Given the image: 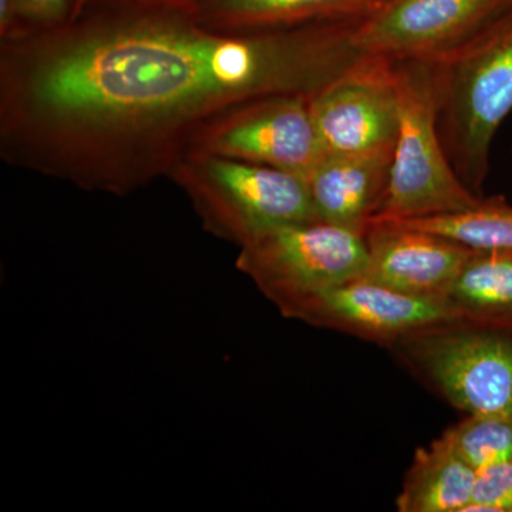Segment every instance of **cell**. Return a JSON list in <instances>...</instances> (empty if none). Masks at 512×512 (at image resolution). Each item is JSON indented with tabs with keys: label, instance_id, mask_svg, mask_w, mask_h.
Instances as JSON below:
<instances>
[{
	"label": "cell",
	"instance_id": "6da1fadb",
	"mask_svg": "<svg viewBox=\"0 0 512 512\" xmlns=\"http://www.w3.org/2000/svg\"><path fill=\"white\" fill-rule=\"evenodd\" d=\"M356 19L218 30L190 0H90L0 37V156L87 190L168 175L239 104L315 97L363 56Z\"/></svg>",
	"mask_w": 512,
	"mask_h": 512
},
{
	"label": "cell",
	"instance_id": "7a4b0ae2",
	"mask_svg": "<svg viewBox=\"0 0 512 512\" xmlns=\"http://www.w3.org/2000/svg\"><path fill=\"white\" fill-rule=\"evenodd\" d=\"M434 63L441 143L460 180L483 197L491 143L512 110V9Z\"/></svg>",
	"mask_w": 512,
	"mask_h": 512
},
{
	"label": "cell",
	"instance_id": "3957f363",
	"mask_svg": "<svg viewBox=\"0 0 512 512\" xmlns=\"http://www.w3.org/2000/svg\"><path fill=\"white\" fill-rule=\"evenodd\" d=\"M394 64L400 86L399 133L389 187L373 220H421L474 207L483 197L460 180L441 143L436 63L402 60Z\"/></svg>",
	"mask_w": 512,
	"mask_h": 512
},
{
	"label": "cell",
	"instance_id": "277c9868",
	"mask_svg": "<svg viewBox=\"0 0 512 512\" xmlns=\"http://www.w3.org/2000/svg\"><path fill=\"white\" fill-rule=\"evenodd\" d=\"M170 177L212 229L242 245L284 225L320 221L306 178L266 165L188 153Z\"/></svg>",
	"mask_w": 512,
	"mask_h": 512
},
{
	"label": "cell",
	"instance_id": "5b68a950",
	"mask_svg": "<svg viewBox=\"0 0 512 512\" xmlns=\"http://www.w3.org/2000/svg\"><path fill=\"white\" fill-rule=\"evenodd\" d=\"M399 345L451 406L467 414L512 417V328L453 323Z\"/></svg>",
	"mask_w": 512,
	"mask_h": 512
},
{
	"label": "cell",
	"instance_id": "8992f818",
	"mask_svg": "<svg viewBox=\"0 0 512 512\" xmlns=\"http://www.w3.org/2000/svg\"><path fill=\"white\" fill-rule=\"evenodd\" d=\"M239 265L291 308L362 278L367 266L366 239L325 221L284 225L244 245Z\"/></svg>",
	"mask_w": 512,
	"mask_h": 512
},
{
	"label": "cell",
	"instance_id": "52a82bcc",
	"mask_svg": "<svg viewBox=\"0 0 512 512\" xmlns=\"http://www.w3.org/2000/svg\"><path fill=\"white\" fill-rule=\"evenodd\" d=\"M311 100L271 96L239 104L202 128L188 153L266 165L306 178L326 156Z\"/></svg>",
	"mask_w": 512,
	"mask_h": 512
},
{
	"label": "cell",
	"instance_id": "ba28073f",
	"mask_svg": "<svg viewBox=\"0 0 512 512\" xmlns=\"http://www.w3.org/2000/svg\"><path fill=\"white\" fill-rule=\"evenodd\" d=\"M510 9L512 0H384L357 20L353 39L363 55L439 62Z\"/></svg>",
	"mask_w": 512,
	"mask_h": 512
},
{
	"label": "cell",
	"instance_id": "9c48e42d",
	"mask_svg": "<svg viewBox=\"0 0 512 512\" xmlns=\"http://www.w3.org/2000/svg\"><path fill=\"white\" fill-rule=\"evenodd\" d=\"M326 154H366L393 148L400 123L396 64L363 55L311 100Z\"/></svg>",
	"mask_w": 512,
	"mask_h": 512
},
{
	"label": "cell",
	"instance_id": "30bf717a",
	"mask_svg": "<svg viewBox=\"0 0 512 512\" xmlns=\"http://www.w3.org/2000/svg\"><path fill=\"white\" fill-rule=\"evenodd\" d=\"M289 309L329 328L384 345L424 330L463 323L447 299L409 295L365 278L320 292Z\"/></svg>",
	"mask_w": 512,
	"mask_h": 512
},
{
	"label": "cell",
	"instance_id": "8fae6325",
	"mask_svg": "<svg viewBox=\"0 0 512 512\" xmlns=\"http://www.w3.org/2000/svg\"><path fill=\"white\" fill-rule=\"evenodd\" d=\"M362 278L394 291L446 299L473 249L453 239L393 220H373L365 232Z\"/></svg>",
	"mask_w": 512,
	"mask_h": 512
},
{
	"label": "cell",
	"instance_id": "7c38bea8",
	"mask_svg": "<svg viewBox=\"0 0 512 512\" xmlns=\"http://www.w3.org/2000/svg\"><path fill=\"white\" fill-rule=\"evenodd\" d=\"M393 151L326 154L306 177L319 220L365 235L386 197Z\"/></svg>",
	"mask_w": 512,
	"mask_h": 512
},
{
	"label": "cell",
	"instance_id": "4fadbf2b",
	"mask_svg": "<svg viewBox=\"0 0 512 512\" xmlns=\"http://www.w3.org/2000/svg\"><path fill=\"white\" fill-rule=\"evenodd\" d=\"M202 22L218 30L286 28L356 19L384 0H190Z\"/></svg>",
	"mask_w": 512,
	"mask_h": 512
},
{
	"label": "cell",
	"instance_id": "5bb4252c",
	"mask_svg": "<svg viewBox=\"0 0 512 512\" xmlns=\"http://www.w3.org/2000/svg\"><path fill=\"white\" fill-rule=\"evenodd\" d=\"M477 471L443 437L419 448L397 497L400 512H464L473 498Z\"/></svg>",
	"mask_w": 512,
	"mask_h": 512
},
{
	"label": "cell",
	"instance_id": "9a60e30c",
	"mask_svg": "<svg viewBox=\"0 0 512 512\" xmlns=\"http://www.w3.org/2000/svg\"><path fill=\"white\" fill-rule=\"evenodd\" d=\"M446 299L463 323L512 328V249H473Z\"/></svg>",
	"mask_w": 512,
	"mask_h": 512
},
{
	"label": "cell",
	"instance_id": "2e32d148",
	"mask_svg": "<svg viewBox=\"0 0 512 512\" xmlns=\"http://www.w3.org/2000/svg\"><path fill=\"white\" fill-rule=\"evenodd\" d=\"M400 222L471 249H512V205L503 197H483L474 207L456 214Z\"/></svg>",
	"mask_w": 512,
	"mask_h": 512
},
{
	"label": "cell",
	"instance_id": "e0dca14e",
	"mask_svg": "<svg viewBox=\"0 0 512 512\" xmlns=\"http://www.w3.org/2000/svg\"><path fill=\"white\" fill-rule=\"evenodd\" d=\"M441 437L476 471L512 461V417L468 414Z\"/></svg>",
	"mask_w": 512,
	"mask_h": 512
},
{
	"label": "cell",
	"instance_id": "ac0fdd59",
	"mask_svg": "<svg viewBox=\"0 0 512 512\" xmlns=\"http://www.w3.org/2000/svg\"><path fill=\"white\" fill-rule=\"evenodd\" d=\"M76 0H0V37L19 29H52L69 22Z\"/></svg>",
	"mask_w": 512,
	"mask_h": 512
},
{
	"label": "cell",
	"instance_id": "d6986e66",
	"mask_svg": "<svg viewBox=\"0 0 512 512\" xmlns=\"http://www.w3.org/2000/svg\"><path fill=\"white\" fill-rule=\"evenodd\" d=\"M464 512H512V461L477 471L473 498Z\"/></svg>",
	"mask_w": 512,
	"mask_h": 512
},
{
	"label": "cell",
	"instance_id": "ffe728a7",
	"mask_svg": "<svg viewBox=\"0 0 512 512\" xmlns=\"http://www.w3.org/2000/svg\"><path fill=\"white\" fill-rule=\"evenodd\" d=\"M89 2H90V0H76V2H74L72 18H74V16H76V15H79V13L82 12L84 6H86L87 3H89ZM72 18H70V19H72Z\"/></svg>",
	"mask_w": 512,
	"mask_h": 512
}]
</instances>
